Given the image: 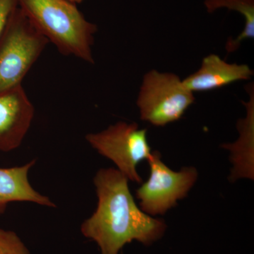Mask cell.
<instances>
[{"label":"cell","instance_id":"1","mask_svg":"<svg viewBox=\"0 0 254 254\" xmlns=\"http://www.w3.org/2000/svg\"><path fill=\"white\" fill-rule=\"evenodd\" d=\"M96 210L81 225L82 235L93 241L100 254H120L133 241L149 247L165 235L167 225L138 208L128 180L115 168L100 169L94 177Z\"/></svg>","mask_w":254,"mask_h":254},{"label":"cell","instance_id":"2","mask_svg":"<svg viewBox=\"0 0 254 254\" xmlns=\"http://www.w3.org/2000/svg\"><path fill=\"white\" fill-rule=\"evenodd\" d=\"M18 6L60 53L94 63L92 47L98 27L68 0H17Z\"/></svg>","mask_w":254,"mask_h":254},{"label":"cell","instance_id":"3","mask_svg":"<svg viewBox=\"0 0 254 254\" xmlns=\"http://www.w3.org/2000/svg\"><path fill=\"white\" fill-rule=\"evenodd\" d=\"M48 43L18 6L0 38V93L22 85Z\"/></svg>","mask_w":254,"mask_h":254},{"label":"cell","instance_id":"4","mask_svg":"<svg viewBox=\"0 0 254 254\" xmlns=\"http://www.w3.org/2000/svg\"><path fill=\"white\" fill-rule=\"evenodd\" d=\"M194 102L180 76L153 69L143 76L136 104L141 120L164 127L180 120Z\"/></svg>","mask_w":254,"mask_h":254},{"label":"cell","instance_id":"5","mask_svg":"<svg viewBox=\"0 0 254 254\" xmlns=\"http://www.w3.org/2000/svg\"><path fill=\"white\" fill-rule=\"evenodd\" d=\"M86 139L98 153L112 160L128 181L141 183L137 165L153 156L145 128L135 123L120 122L98 133H88Z\"/></svg>","mask_w":254,"mask_h":254},{"label":"cell","instance_id":"6","mask_svg":"<svg viewBox=\"0 0 254 254\" xmlns=\"http://www.w3.org/2000/svg\"><path fill=\"white\" fill-rule=\"evenodd\" d=\"M160 158L159 152L153 153L148 160L149 178L136 190L141 210L150 216L165 215L175 207L179 200L187 196L198 178L195 168L187 167L175 172Z\"/></svg>","mask_w":254,"mask_h":254},{"label":"cell","instance_id":"7","mask_svg":"<svg viewBox=\"0 0 254 254\" xmlns=\"http://www.w3.org/2000/svg\"><path fill=\"white\" fill-rule=\"evenodd\" d=\"M34 115V106L22 85L0 93V151H11L21 145Z\"/></svg>","mask_w":254,"mask_h":254},{"label":"cell","instance_id":"8","mask_svg":"<svg viewBox=\"0 0 254 254\" xmlns=\"http://www.w3.org/2000/svg\"><path fill=\"white\" fill-rule=\"evenodd\" d=\"M254 71L245 64H230L217 55L203 58L198 71L182 80L191 93L213 91L231 83L250 79Z\"/></svg>","mask_w":254,"mask_h":254},{"label":"cell","instance_id":"9","mask_svg":"<svg viewBox=\"0 0 254 254\" xmlns=\"http://www.w3.org/2000/svg\"><path fill=\"white\" fill-rule=\"evenodd\" d=\"M250 96L248 101L243 102L247 116L237 123L240 137L235 143L224 144L222 148L231 152V160L234 165L230 181L235 182L240 178L254 180V88L253 84L246 87Z\"/></svg>","mask_w":254,"mask_h":254},{"label":"cell","instance_id":"10","mask_svg":"<svg viewBox=\"0 0 254 254\" xmlns=\"http://www.w3.org/2000/svg\"><path fill=\"white\" fill-rule=\"evenodd\" d=\"M31 160L22 166L0 168V215L12 202H31L55 208L54 202L33 189L28 180V172L36 164Z\"/></svg>","mask_w":254,"mask_h":254},{"label":"cell","instance_id":"11","mask_svg":"<svg viewBox=\"0 0 254 254\" xmlns=\"http://www.w3.org/2000/svg\"><path fill=\"white\" fill-rule=\"evenodd\" d=\"M205 8L212 13L220 8H227L240 13L245 18V28L235 40L230 38L226 43L227 53L236 51L241 43L254 38V0H205Z\"/></svg>","mask_w":254,"mask_h":254},{"label":"cell","instance_id":"12","mask_svg":"<svg viewBox=\"0 0 254 254\" xmlns=\"http://www.w3.org/2000/svg\"><path fill=\"white\" fill-rule=\"evenodd\" d=\"M0 254H31L16 232L0 228Z\"/></svg>","mask_w":254,"mask_h":254},{"label":"cell","instance_id":"13","mask_svg":"<svg viewBox=\"0 0 254 254\" xmlns=\"http://www.w3.org/2000/svg\"><path fill=\"white\" fill-rule=\"evenodd\" d=\"M17 7V0H0V38L10 16Z\"/></svg>","mask_w":254,"mask_h":254},{"label":"cell","instance_id":"14","mask_svg":"<svg viewBox=\"0 0 254 254\" xmlns=\"http://www.w3.org/2000/svg\"><path fill=\"white\" fill-rule=\"evenodd\" d=\"M68 1H71V2L74 3V4H79V3H81L82 1H84V0H68Z\"/></svg>","mask_w":254,"mask_h":254}]
</instances>
